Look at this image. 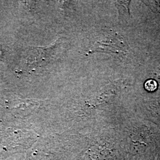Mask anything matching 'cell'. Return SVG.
I'll use <instances>...</instances> for the list:
<instances>
[{"instance_id":"1","label":"cell","mask_w":160,"mask_h":160,"mask_svg":"<svg viewBox=\"0 0 160 160\" xmlns=\"http://www.w3.org/2000/svg\"><path fill=\"white\" fill-rule=\"evenodd\" d=\"M97 49V51L126 55L129 50V46L120 35L115 34L110 39L105 40L104 43L98 42Z\"/></svg>"},{"instance_id":"2","label":"cell","mask_w":160,"mask_h":160,"mask_svg":"<svg viewBox=\"0 0 160 160\" xmlns=\"http://www.w3.org/2000/svg\"><path fill=\"white\" fill-rule=\"evenodd\" d=\"M131 2V1H118L116 2V5L119 11V19L123 22H127L129 19L131 18L129 7Z\"/></svg>"},{"instance_id":"3","label":"cell","mask_w":160,"mask_h":160,"mask_svg":"<svg viewBox=\"0 0 160 160\" xmlns=\"http://www.w3.org/2000/svg\"><path fill=\"white\" fill-rule=\"evenodd\" d=\"M158 87L157 81L154 80H147L145 83V88L148 92H154Z\"/></svg>"},{"instance_id":"4","label":"cell","mask_w":160,"mask_h":160,"mask_svg":"<svg viewBox=\"0 0 160 160\" xmlns=\"http://www.w3.org/2000/svg\"><path fill=\"white\" fill-rule=\"evenodd\" d=\"M145 2V4L151 8L153 11L157 12L160 14V1H146Z\"/></svg>"},{"instance_id":"5","label":"cell","mask_w":160,"mask_h":160,"mask_svg":"<svg viewBox=\"0 0 160 160\" xmlns=\"http://www.w3.org/2000/svg\"><path fill=\"white\" fill-rule=\"evenodd\" d=\"M2 51L1 49V46L0 45V59H1L2 58Z\"/></svg>"}]
</instances>
